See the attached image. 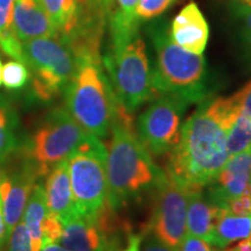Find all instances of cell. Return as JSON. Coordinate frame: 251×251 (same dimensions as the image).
Listing matches in <instances>:
<instances>
[{
  "mask_svg": "<svg viewBox=\"0 0 251 251\" xmlns=\"http://www.w3.org/2000/svg\"><path fill=\"white\" fill-rule=\"evenodd\" d=\"M249 188H250V192H251V177H250V183H249Z\"/></svg>",
  "mask_w": 251,
  "mask_h": 251,
  "instance_id": "obj_40",
  "label": "cell"
},
{
  "mask_svg": "<svg viewBox=\"0 0 251 251\" xmlns=\"http://www.w3.org/2000/svg\"><path fill=\"white\" fill-rule=\"evenodd\" d=\"M233 98L237 103L238 112L249 118L251 121V80L248 81L242 89L233 94Z\"/></svg>",
  "mask_w": 251,
  "mask_h": 251,
  "instance_id": "obj_27",
  "label": "cell"
},
{
  "mask_svg": "<svg viewBox=\"0 0 251 251\" xmlns=\"http://www.w3.org/2000/svg\"><path fill=\"white\" fill-rule=\"evenodd\" d=\"M105 251H120V241H119V236H114L109 241L107 248Z\"/></svg>",
  "mask_w": 251,
  "mask_h": 251,
  "instance_id": "obj_36",
  "label": "cell"
},
{
  "mask_svg": "<svg viewBox=\"0 0 251 251\" xmlns=\"http://www.w3.org/2000/svg\"><path fill=\"white\" fill-rule=\"evenodd\" d=\"M227 211L237 216L251 215V192L248 187L244 192L227 203Z\"/></svg>",
  "mask_w": 251,
  "mask_h": 251,
  "instance_id": "obj_26",
  "label": "cell"
},
{
  "mask_svg": "<svg viewBox=\"0 0 251 251\" xmlns=\"http://www.w3.org/2000/svg\"><path fill=\"white\" fill-rule=\"evenodd\" d=\"M65 87V108L87 134L102 139L111 131L121 102L102 69V61H78Z\"/></svg>",
  "mask_w": 251,
  "mask_h": 251,
  "instance_id": "obj_4",
  "label": "cell"
},
{
  "mask_svg": "<svg viewBox=\"0 0 251 251\" xmlns=\"http://www.w3.org/2000/svg\"><path fill=\"white\" fill-rule=\"evenodd\" d=\"M106 144L107 202L114 211L148 188H153L163 174L135 131L133 117L124 106L118 108Z\"/></svg>",
  "mask_w": 251,
  "mask_h": 251,
  "instance_id": "obj_2",
  "label": "cell"
},
{
  "mask_svg": "<svg viewBox=\"0 0 251 251\" xmlns=\"http://www.w3.org/2000/svg\"><path fill=\"white\" fill-rule=\"evenodd\" d=\"M46 177L45 192L48 212L64 225L77 214L72 197L68 158L52 166Z\"/></svg>",
  "mask_w": 251,
  "mask_h": 251,
  "instance_id": "obj_14",
  "label": "cell"
},
{
  "mask_svg": "<svg viewBox=\"0 0 251 251\" xmlns=\"http://www.w3.org/2000/svg\"><path fill=\"white\" fill-rule=\"evenodd\" d=\"M177 1L178 0H139L136 11L137 17L141 23L152 20L168 11Z\"/></svg>",
  "mask_w": 251,
  "mask_h": 251,
  "instance_id": "obj_23",
  "label": "cell"
},
{
  "mask_svg": "<svg viewBox=\"0 0 251 251\" xmlns=\"http://www.w3.org/2000/svg\"><path fill=\"white\" fill-rule=\"evenodd\" d=\"M241 37H242L244 47H246L247 52L249 54L251 57V31L249 30H242V34H241Z\"/></svg>",
  "mask_w": 251,
  "mask_h": 251,
  "instance_id": "obj_35",
  "label": "cell"
},
{
  "mask_svg": "<svg viewBox=\"0 0 251 251\" xmlns=\"http://www.w3.org/2000/svg\"><path fill=\"white\" fill-rule=\"evenodd\" d=\"M23 51L31 91L41 101H49L63 92L77 70L74 52L58 35L23 42Z\"/></svg>",
  "mask_w": 251,
  "mask_h": 251,
  "instance_id": "obj_7",
  "label": "cell"
},
{
  "mask_svg": "<svg viewBox=\"0 0 251 251\" xmlns=\"http://www.w3.org/2000/svg\"><path fill=\"white\" fill-rule=\"evenodd\" d=\"M187 103L170 94H159L144 109L137 122V135L153 156L168 155L178 143L181 119Z\"/></svg>",
  "mask_w": 251,
  "mask_h": 251,
  "instance_id": "obj_10",
  "label": "cell"
},
{
  "mask_svg": "<svg viewBox=\"0 0 251 251\" xmlns=\"http://www.w3.org/2000/svg\"><path fill=\"white\" fill-rule=\"evenodd\" d=\"M1 75H2V63H1V59H0V86H1V84H2Z\"/></svg>",
  "mask_w": 251,
  "mask_h": 251,
  "instance_id": "obj_38",
  "label": "cell"
},
{
  "mask_svg": "<svg viewBox=\"0 0 251 251\" xmlns=\"http://www.w3.org/2000/svg\"><path fill=\"white\" fill-rule=\"evenodd\" d=\"M8 251H33L31 250L30 236L23 220L18 222L9 234Z\"/></svg>",
  "mask_w": 251,
  "mask_h": 251,
  "instance_id": "obj_24",
  "label": "cell"
},
{
  "mask_svg": "<svg viewBox=\"0 0 251 251\" xmlns=\"http://www.w3.org/2000/svg\"><path fill=\"white\" fill-rule=\"evenodd\" d=\"M102 63L115 96L130 114L157 97L147 47L140 31L125 39L111 40Z\"/></svg>",
  "mask_w": 251,
  "mask_h": 251,
  "instance_id": "obj_5",
  "label": "cell"
},
{
  "mask_svg": "<svg viewBox=\"0 0 251 251\" xmlns=\"http://www.w3.org/2000/svg\"><path fill=\"white\" fill-rule=\"evenodd\" d=\"M222 251H251V234L246 238H242V241L234 244V246L224 248Z\"/></svg>",
  "mask_w": 251,
  "mask_h": 251,
  "instance_id": "obj_32",
  "label": "cell"
},
{
  "mask_svg": "<svg viewBox=\"0 0 251 251\" xmlns=\"http://www.w3.org/2000/svg\"><path fill=\"white\" fill-rule=\"evenodd\" d=\"M237 114L233 96L203 100L183 125L179 141L166 155V174L188 190L212 184L230 157L227 136Z\"/></svg>",
  "mask_w": 251,
  "mask_h": 251,
  "instance_id": "obj_1",
  "label": "cell"
},
{
  "mask_svg": "<svg viewBox=\"0 0 251 251\" xmlns=\"http://www.w3.org/2000/svg\"><path fill=\"white\" fill-rule=\"evenodd\" d=\"M30 79L29 69L24 62L11 61L2 67L1 81L7 90L24 89Z\"/></svg>",
  "mask_w": 251,
  "mask_h": 251,
  "instance_id": "obj_22",
  "label": "cell"
},
{
  "mask_svg": "<svg viewBox=\"0 0 251 251\" xmlns=\"http://www.w3.org/2000/svg\"><path fill=\"white\" fill-rule=\"evenodd\" d=\"M41 2L54 24L57 35L68 36L78 23V0H41Z\"/></svg>",
  "mask_w": 251,
  "mask_h": 251,
  "instance_id": "obj_19",
  "label": "cell"
},
{
  "mask_svg": "<svg viewBox=\"0 0 251 251\" xmlns=\"http://www.w3.org/2000/svg\"><path fill=\"white\" fill-rule=\"evenodd\" d=\"M7 230H6L5 218H4V207H2V199L0 194V249L4 246L6 238H7Z\"/></svg>",
  "mask_w": 251,
  "mask_h": 251,
  "instance_id": "obj_33",
  "label": "cell"
},
{
  "mask_svg": "<svg viewBox=\"0 0 251 251\" xmlns=\"http://www.w3.org/2000/svg\"><path fill=\"white\" fill-rule=\"evenodd\" d=\"M233 1H238V2H244V4L251 5V0H233Z\"/></svg>",
  "mask_w": 251,
  "mask_h": 251,
  "instance_id": "obj_39",
  "label": "cell"
},
{
  "mask_svg": "<svg viewBox=\"0 0 251 251\" xmlns=\"http://www.w3.org/2000/svg\"><path fill=\"white\" fill-rule=\"evenodd\" d=\"M41 251H69V250L65 249L64 247H62L61 244L50 243V244H46V246H43Z\"/></svg>",
  "mask_w": 251,
  "mask_h": 251,
  "instance_id": "obj_37",
  "label": "cell"
},
{
  "mask_svg": "<svg viewBox=\"0 0 251 251\" xmlns=\"http://www.w3.org/2000/svg\"><path fill=\"white\" fill-rule=\"evenodd\" d=\"M13 29L21 42L57 35L41 0H15Z\"/></svg>",
  "mask_w": 251,
  "mask_h": 251,
  "instance_id": "obj_15",
  "label": "cell"
},
{
  "mask_svg": "<svg viewBox=\"0 0 251 251\" xmlns=\"http://www.w3.org/2000/svg\"><path fill=\"white\" fill-rule=\"evenodd\" d=\"M176 45L192 52L202 55L209 39V27L196 2H190L176 15L169 28Z\"/></svg>",
  "mask_w": 251,
  "mask_h": 251,
  "instance_id": "obj_12",
  "label": "cell"
},
{
  "mask_svg": "<svg viewBox=\"0 0 251 251\" xmlns=\"http://www.w3.org/2000/svg\"><path fill=\"white\" fill-rule=\"evenodd\" d=\"M250 234L251 215L237 216L230 214L227 208H224L220 213L218 222L215 225L211 244L224 249V248L230 246L231 243L249 236Z\"/></svg>",
  "mask_w": 251,
  "mask_h": 251,
  "instance_id": "obj_18",
  "label": "cell"
},
{
  "mask_svg": "<svg viewBox=\"0 0 251 251\" xmlns=\"http://www.w3.org/2000/svg\"><path fill=\"white\" fill-rule=\"evenodd\" d=\"M109 0H78L79 11L96 12L108 15Z\"/></svg>",
  "mask_w": 251,
  "mask_h": 251,
  "instance_id": "obj_30",
  "label": "cell"
},
{
  "mask_svg": "<svg viewBox=\"0 0 251 251\" xmlns=\"http://www.w3.org/2000/svg\"><path fill=\"white\" fill-rule=\"evenodd\" d=\"M230 9L233 12L234 18L242 25L243 29L251 31V5L235 1L231 5Z\"/></svg>",
  "mask_w": 251,
  "mask_h": 251,
  "instance_id": "obj_28",
  "label": "cell"
},
{
  "mask_svg": "<svg viewBox=\"0 0 251 251\" xmlns=\"http://www.w3.org/2000/svg\"><path fill=\"white\" fill-rule=\"evenodd\" d=\"M41 230H42V247L46 244L57 243L63 233V224L56 216L48 212L42 222Z\"/></svg>",
  "mask_w": 251,
  "mask_h": 251,
  "instance_id": "obj_25",
  "label": "cell"
},
{
  "mask_svg": "<svg viewBox=\"0 0 251 251\" xmlns=\"http://www.w3.org/2000/svg\"><path fill=\"white\" fill-rule=\"evenodd\" d=\"M19 119L13 106L0 97V164L8 158L18 144Z\"/></svg>",
  "mask_w": 251,
  "mask_h": 251,
  "instance_id": "obj_21",
  "label": "cell"
},
{
  "mask_svg": "<svg viewBox=\"0 0 251 251\" xmlns=\"http://www.w3.org/2000/svg\"><path fill=\"white\" fill-rule=\"evenodd\" d=\"M143 251H179V249H176L168 244L162 242L161 240H158L155 235L147 231L146 241H144Z\"/></svg>",
  "mask_w": 251,
  "mask_h": 251,
  "instance_id": "obj_31",
  "label": "cell"
},
{
  "mask_svg": "<svg viewBox=\"0 0 251 251\" xmlns=\"http://www.w3.org/2000/svg\"><path fill=\"white\" fill-rule=\"evenodd\" d=\"M222 209L202 192V188L188 191L186 212L188 234L211 244L215 225Z\"/></svg>",
  "mask_w": 251,
  "mask_h": 251,
  "instance_id": "obj_16",
  "label": "cell"
},
{
  "mask_svg": "<svg viewBox=\"0 0 251 251\" xmlns=\"http://www.w3.org/2000/svg\"><path fill=\"white\" fill-rule=\"evenodd\" d=\"M179 251H215L212 249L208 242L201 238L192 236V235H186L184 241L180 244Z\"/></svg>",
  "mask_w": 251,
  "mask_h": 251,
  "instance_id": "obj_29",
  "label": "cell"
},
{
  "mask_svg": "<svg viewBox=\"0 0 251 251\" xmlns=\"http://www.w3.org/2000/svg\"><path fill=\"white\" fill-rule=\"evenodd\" d=\"M39 179L41 178L35 169L23 158L20 166L15 170L0 171V194L7 236L23 219L31 190Z\"/></svg>",
  "mask_w": 251,
  "mask_h": 251,
  "instance_id": "obj_11",
  "label": "cell"
},
{
  "mask_svg": "<svg viewBox=\"0 0 251 251\" xmlns=\"http://www.w3.org/2000/svg\"><path fill=\"white\" fill-rule=\"evenodd\" d=\"M188 191L165 171L153 186V205L148 231L176 249H179L186 236Z\"/></svg>",
  "mask_w": 251,
  "mask_h": 251,
  "instance_id": "obj_9",
  "label": "cell"
},
{
  "mask_svg": "<svg viewBox=\"0 0 251 251\" xmlns=\"http://www.w3.org/2000/svg\"><path fill=\"white\" fill-rule=\"evenodd\" d=\"M142 242V236L136 234L128 235V244L124 251H140V246Z\"/></svg>",
  "mask_w": 251,
  "mask_h": 251,
  "instance_id": "obj_34",
  "label": "cell"
},
{
  "mask_svg": "<svg viewBox=\"0 0 251 251\" xmlns=\"http://www.w3.org/2000/svg\"><path fill=\"white\" fill-rule=\"evenodd\" d=\"M118 235H108L94 216L76 214L63 225L59 244L69 251H105L109 241Z\"/></svg>",
  "mask_w": 251,
  "mask_h": 251,
  "instance_id": "obj_13",
  "label": "cell"
},
{
  "mask_svg": "<svg viewBox=\"0 0 251 251\" xmlns=\"http://www.w3.org/2000/svg\"><path fill=\"white\" fill-rule=\"evenodd\" d=\"M149 35L156 54L152 83L157 93L177 97L187 105L203 101L208 85L202 55L192 54L176 45L163 21H156L149 27Z\"/></svg>",
  "mask_w": 251,
  "mask_h": 251,
  "instance_id": "obj_3",
  "label": "cell"
},
{
  "mask_svg": "<svg viewBox=\"0 0 251 251\" xmlns=\"http://www.w3.org/2000/svg\"><path fill=\"white\" fill-rule=\"evenodd\" d=\"M48 214V207L46 202V192L43 185L35 183L25 208L23 221L30 236L31 250L41 251L42 249V222Z\"/></svg>",
  "mask_w": 251,
  "mask_h": 251,
  "instance_id": "obj_17",
  "label": "cell"
},
{
  "mask_svg": "<svg viewBox=\"0 0 251 251\" xmlns=\"http://www.w3.org/2000/svg\"><path fill=\"white\" fill-rule=\"evenodd\" d=\"M106 147L89 135L68 157L72 197L78 215L94 216L107 202Z\"/></svg>",
  "mask_w": 251,
  "mask_h": 251,
  "instance_id": "obj_8",
  "label": "cell"
},
{
  "mask_svg": "<svg viewBox=\"0 0 251 251\" xmlns=\"http://www.w3.org/2000/svg\"><path fill=\"white\" fill-rule=\"evenodd\" d=\"M15 0H0V49L15 61L25 63L23 42L13 29V9Z\"/></svg>",
  "mask_w": 251,
  "mask_h": 251,
  "instance_id": "obj_20",
  "label": "cell"
},
{
  "mask_svg": "<svg viewBox=\"0 0 251 251\" xmlns=\"http://www.w3.org/2000/svg\"><path fill=\"white\" fill-rule=\"evenodd\" d=\"M89 135L67 108H54L25 143L21 150L23 159L43 178L55 164L67 159Z\"/></svg>",
  "mask_w": 251,
  "mask_h": 251,
  "instance_id": "obj_6",
  "label": "cell"
}]
</instances>
